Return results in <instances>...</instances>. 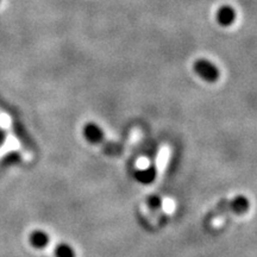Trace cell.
I'll return each mask as SVG.
<instances>
[{"label": "cell", "mask_w": 257, "mask_h": 257, "mask_svg": "<svg viewBox=\"0 0 257 257\" xmlns=\"http://www.w3.org/2000/svg\"><path fill=\"white\" fill-rule=\"evenodd\" d=\"M250 201L244 195H237L232 199H226L214 206L208 212L206 219L212 221L217 218L227 216V214H244L249 211Z\"/></svg>", "instance_id": "obj_1"}, {"label": "cell", "mask_w": 257, "mask_h": 257, "mask_svg": "<svg viewBox=\"0 0 257 257\" xmlns=\"http://www.w3.org/2000/svg\"><path fill=\"white\" fill-rule=\"evenodd\" d=\"M193 69L202 80L207 82H216L220 78V70L211 61L199 59L193 64Z\"/></svg>", "instance_id": "obj_2"}, {"label": "cell", "mask_w": 257, "mask_h": 257, "mask_svg": "<svg viewBox=\"0 0 257 257\" xmlns=\"http://www.w3.org/2000/svg\"><path fill=\"white\" fill-rule=\"evenodd\" d=\"M236 11L232 6L230 5H223L217 10L216 14V21L220 27H230L236 21Z\"/></svg>", "instance_id": "obj_3"}, {"label": "cell", "mask_w": 257, "mask_h": 257, "mask_svg": "<svg viewBox=\"0 0 257 257\" xmlns=\"http://www.w3.org/2000/svg\"><path fill=\"white\" fill-rule=\"evenodd\" d=\"M83 136L89 143L96 144L100 143L104 140V133H102L101 127L95 123H87L83 126Z\"/></svg>", "instance_id": "obj_4"}, {"label": "cell", "mask_w": 257, "mask_h": 257, "mask_svg": "<svg viewBox=\"0 0 257 257\" xmlns=\"http://www.w3.org/2000/svg\"><path fill=\"white\" fill-rule=\"evenodd\" d=\"M156 176V169L155 167H149V168L138 170L136 173V178L140 182H143V184H150V182L154 181Z\"/></svg>", "instance_id": "obj_5"}, {"label": "cell", "mask_w": 257, "mask_h": 257, "mask_svg": "<svg viewBox=\"0 0 257 257\" xmlns=\"http://www.w3.org/2000/svg\"><path fill=\"white\" fill-rule=\"evenodd\" d=\"M55 256L56 257H76L75 251L72 246L67 243H60L55 246Z\"/></svg>", "instance_id": "obj_6"}, {"label": "cell", "mask_w": 257, "mask_h": 257, "mask_svg": "<svg viewBox=\"0 0 257 257\" xmlns=\"http://www.w3.org/2000/svg\"><path fill=\"white\" fill-rule=\"evenodd\" d=\"M31 242L37 248H44L49 243V236L41 231H37L31 236Z\"/></svg>", "instance_id": "obj_7"}, {"label": "cell", "mask_w": 257, "mask_h": 257, "mask_svg": "<svg viewBox=\"0 0 257 257\" xmlns=\"http://www.w3.org/2000/svg\"><path fill=\"white\" fill-rule=\"evenodd\" d=\"M0 2H2V0H0Z\"/></svg>", "instance_id": "obj_8"}]
</instances>
